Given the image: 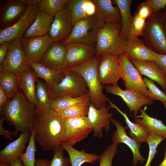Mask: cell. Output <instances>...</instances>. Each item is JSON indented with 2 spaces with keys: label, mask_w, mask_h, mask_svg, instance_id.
Wrapping results in <instances>:
<instances>
[{
  "label": "cell",
  "mask_w": 166,
  "mask_h": 166,
  "mask_svg": "<svg viewBox=\"0 0 166 166\" xmlns=\"http://www.w3.org/2000/svg\"><path fill=\"white\" fill-rule=\"evenodd\" d=\"M10 164V166H24L23 162L19 158L12 162Z\"/></svg>",
  "instance_id": "cell-53"
},
{
  "label": "cell",
  "mask_w": 166,
  "mask_h": 166,
  "mask_svg": "<svg viewBox=\"0 0 166 166\" xmlns=\"http://www.w3.org/2000/svg\"><path fill=\"white\" fill-rule=\"evenodd\" d=\"M8 99L6 93L0 87V109L6 104Z\"/></svg>",
  "instance_id": "cell-50"
},
{
  "label": "cell",
  "mask_w": 166,
  "mask_h": 166,
  "mask_svg": "<svg viewBox=\"0 0 166 166\" xmlns=\"http://www.w3.org/2000/svg\"><path fill=\"white\" fill-rule=\"evenodd\" d=\"M104 88L106 93L121 97L131 112H134L135 118L138 115V111L143 106L152 105L153 104V101L134 91L122 89L118 84L105 85Z\"/></svg>",
  "instance_id": "cell-13"
},
{
  "label": "cell",
  "mask_w": 166,
  "mask_h": 166,
  "mask_svg": "<svg viewBox=\"0 0 166 166\" xmlns=\"http://www.w3.org/2000/svg\"><path fill=\"white\" fill-rule=\"evenodd\" d=\"M4 121L5 120L4 118H1L0 119V133L1 135L3 136L5 138L12 141L13 140L12 136L13 135L12 132L6 130L3 126L2 124Z\"/></svg>",
  "instance_id": "cell-49"
},
{
  "label": "cell",
  "mask_w": 166,
  "mask_h": 166,
  "mask_svg": "<svg viewBox=\"0 0 166 166\" xmlns=\"http://www.w3.org/2000/svg\"><path fill=\"white\" fill-rule=\"evenodd\" d=\"M157 166H166V147L164 149V159Z\"/></svg>",
  "instance_id": "cell-54"
},
{
  "label": "cell",
  "mask_w": 166,
  "mask_h": 166,
  "mask_svg": "<svg viewBox=\"0 0 166 166\" xmlns=\"http://www.w3.org/2000/svg\"><path fill=\"white\" fill-rule=\"evenodd\" d=\"M166 138L163 136L156 134H150L146 142L149 146V153L148 158L144 166H150L151 163L156 153L158 145Z\"/></svg>",
  "instance_id": "cell-40"
},
{
  "label": "cell",
  "mask_w": 166,
  "mask_h": 166,
  "mask_svg": "<svg viewBox=\"0 0 166 166\" xmlns=\"http://www.w3.org/2000/svg\"><path fill=\"white\" fill-rule=\"evenodd\" d=\"M37 105L39 108L50 107V98L48 86L46 84L38 78L36 81L35 91Z\"/></svg>",
  "instance_id": "cell-36"
},
{
  "label": "cell",
  "mask_w": 166,
  "mask_h": 166,
  "mask_svg": "<svg viewBox=\"0 0 166 166\" xmlns=\"http://www.w3.org/2000/svg\"><path fill=\"white\" fill-rule=\"evenodd\" d=\"M38 78L30 67L18 76L19 88L28 100L35 106L37 105L35 91Z\"/></svg>",
  "instance_id": "cell-26"
},
{
  "label": "cell",
  "mask_w": 166,
  "mask_h": 166,
  "mask_svg": "<svg viewBox=\"0 0 166 166\" xmlns=\"http://www.w3.org/2000/svg\"><path fill=\"white\" fill-rule=\"evenodd\" d=\"M66 58L69 67L82 64L95 56V47L79 43L65 45Z\"/></svg>",
  "instance_id": "cell-21"
},
{
  "label": "cell",
  "mask_w": 166,
  "mask_h": 166,
  "mask_svg": "<svg viewBox=\"0 0 166 166\" xmlns=\"http://www.w3.org/2000/svg\"><path fill=\"white\" fill-rule=\"evenodd\" d=\"M60 145L53 150L54 155L48 166H71L70 159L65 157Z\"/></svg>",
  "instance_id": "cell-42"
},
{
  "label": "cell",
  "mask_w": 166,
  "mask_h": 166,
  "mask_svg": "<svg viewBox=\"0 0 166 166\" xmlns=\"http://www.w3.org/2000/svg\"><path fill=\"white\" fill-rule=\"evenodd\" d=\"M65 76L61 82L48 87L51 100L65 97H78L89 94L84 79L78 73L65 71Z\"/></svg>",
  "instance_id": "cell-6"
},
{
  "label": "cell",
  "mask_w": 166,
  "mask_h": 166,
  "mask_svg": "<svg viewBox=\"0 0 166 166\" xmlns=\"http://www.w3.org/2000/svg\"><path fill=\"white\" fill-rule=\"evenodd\" d=\"M85 10L87 17L95 15L96 10V6L93 0H86Z\"/></svg>",
  "instance_id": "cell-47"
},
{
  "label": "cell",
  "mask_w": 166,
  "mask_h": 166,
  "mask_svg": "<svg viewBox=\"0 0 166 166\" xmlns=\"http://www.w3.org/2000/svg\"><path fill=\"white\" fill-rule=\"evenodd\" d=\"M62 142L73 146L87 137L93 130L87 116L61 119Z\"/></svg>",
  "instance_id": "cell-7"
},
{
  "label": "cell",
  "mask_w": 166,
  "mask_h": 166,
  "mask_svg": "<svg viewBox=\"0 0 166 166\" xmlns=\"http://www.w3.org/2000/svg\"><path fill=\"white\" fill-rule=\"evenodd\" d=\"M21 2L29 6L38 5L39 0H19Z\"/></svg>",
  "instance_id": "cell-52"
},
{
  "label": "cell",
  "mask_w": 166,
  "mask_h": 166,
  "mask_svg": "<svg viewBox=\"0 0 166 166\" xmlns=\"http://www.w3.org/2000/svg\"><path fill=\"white\" fill-rule=\"evenodd\" d=\"M140 115H137L134 121L136 123L146 127L150 134H156L166 139V126L160 120L149 116L146 109L141 108L139 110Z\"/></svg>",
  "instance_id": "cell-29"
},
{
  "label": "cell",
  "mask_w": 166,
  "mask_h": 166,
  "mask_svg": "<svg viewBox=\"0 0 166 166\" xmlns=\"http://www.w3.org/2000/svg\"><path fill=\"white\" fill-rule=\"evenodd\" d=\"M97 73L100 81L103 85H117L122 78L118 55L105 53L100 55Z\"/></svg>",
  "instance_id": "cell-11"
},
{
  "label": "cell",
  "mask_w": 166,
  "mask_h": 166,
  "mask_svg": "<svg viewBox=\"0 0 166 166\" xmlns=\"http://www.w3.org/2000/svg\"><path fill=\"white\" fill-rule=\"evenodd\" d=\"M18 76L3 69L0 65V87L6 93L8 99L14 97L19 89Z\"/></svg>",
  "instance_id": "cell-32"
},
{
  "label": "cell",
  "mask_w": 166,
  "mask_h": 166,
  "mask_svg": "<svg viewBox=\"0 0 166 166\" xmlns=\"http://www.w3.org/2000/svg\"><path fill=\"white\" fill-rule=\"evenodd\" d=\"M28 6L19 0L0 1V30L15 23L24 14Z\"/></svg>",
  "instance_id": "cell-15"
},
{
  "label": "cell",
  "mask_w": 166,
  "mask_h": 166,
  "mask_svg": "<svg viewBox=\"0 0 166 166\" xmlns=\"http://www.w3.org/2000/svg\"><path fill=\"white\" fill-rule=\"evenodd\" d=\"M50 162L49 160L42 158H36L35 166H48Z\"/></svg>",
  "instance_id": "cell-51"
},
{
  "label": "cell",
  "mask_w": 166,
  "mask_h": 166,
  "mask_svg": "<svg viewBox=\"0 0 166 166\" xmlns=\"http://www.w3.org/2000/svg\"><path fill=\"white\" fill-rule=\"evenodd\" d=\"M146 20L135 13L133 17L131 23L130 35L135 37L142 36Z\"/></svg>",
  "instance_id": "cell-43"
},
{
  "label": "cell",
  "mask_w": 166,
  "mask_h": 166,
  "mask_svg": "<svg viewBox=\"0 0 166 166\" xmlns=\"http://www.w3.org/2000/svg\"><path fill=\"white\" fill-rule=\"evenodd\" d=\"M165 93L166 94V91L165 92Z\"/></svg>",
  "instance_id": "cell-58"
},
{
  "label": "cell",
  "mask_w": 166,
  "mask_h": 166,
  "mask_svg": "<svg viewBox=\"0 0 166 166\" xmlns=\"http://www.w3.org/2000/svg\"><path fill=\"white\" fill-rule=\"evenodd\" d=\"M99 29L96 16L87 17L74 25L69 36L63 42L65 45L79 43L95 47Z\"/></svg>",
  "instance_id": "cell-8"
},
{
  "label": "cell",
  "mask_w": 166,
  "mask_h": 166,
  "mask_svg": "<svg viewBox=\"0 0 166 166\" xmlns=\"http://www.w3.org/2000/svg\"><path fill=\"white\" fill-rule=\"evenodd\" d=\"M9 42H6L0 45V65H2L7 54Z\"/></svg>",
  "instance_id": "cell-48"
},
{
  "label": "cell",
  "mask_w": 166,
  "mask_h": 166,
  "mask_svg": "<svg viewBox=\"0 0 166 166\" xmlns=\"http://www.w3.org/2000/svg\"><path fill=\"white\" fill-rule=\"evenodd\" d=\"M166 20L162 10L153 13L146 20L142 36L145 44L159 54H166Z\"/></svg>",
  "instance_id": "cell-5"
},
{
  "label": "cell",
  "mask_w": 166,
  "mask_h": 166,
  "mask_svg": "<svg viewBox=\"0 0 166 166\" xmlns=\"http://www.w3.org/2000/svg\"><path fill=\"white\" fill-rule=\"evenodd\" d=\"M0 166H10V165L9 164L1 162H0Z\"/></svg>",
  "instance_id": "cell-55"
},
{
  "label": "cell",
  "mask_w": 166,
  "mask_h": 166,
  "mask_svg": "<svg viewBox=\"0 0 166 166\" xmlns=\"http://www.w3.org/2000/svg\"><path fill=\"white\" fill-rule=\"evenodd\" d=\"M33 130L32 132L26 151L20 157L24 166H35V153L37 150Z\"/></svg>",
  "instance_id": "cell-38"
},
{
  "label": "cell",
  "mask_w": 166,
  "mask_h": 166,
  "mask_svg": "<svg viewBox=\"0 0 166 166\" xmlns=\"http://www.w3.org/2000/svg\"><path fill=\"white\" fill-rule=\"evenodd\" d=\"M155 62L160 69L166 74V54H158Z\"/></svg>",
  "instance_id": "cell-46"
},
{
  "label": "cell",
  "mask_w": 166,
  "mask_h": 166,
  "mask_svg": "<svg viewBox=\"0 0 166 166\" xmlns=\"http://www.w3.org/2000/svg\"><path fill=\"white\" fill-rule=\"evenodd\" d=\"M143 78L149 92V98L152 101L158 100L161 102L166 110V94L165 92L161 90L153 81L146 77Z\"/></svg>",
  "instance_id": "cell-39"
},
{
  "label": "cell",
  "mask_w": 166,
  "mask_h": 166,
  "mask_svg": "<svg viewBox=\"0 0 166 166\" xmlns=\"http://www.w3.org/2000/svg\"><path fill=\"white\" fill-rule=\"evenodd\" d=\"M112 3L115 4L120 10L121 16V37L127 40L130 35L131 27L133 17L131 14L132 0H114Z\"/></svg>",
  "instance_id": "cell-30"
},
{
  "label": "cell",
  "mask_w": 166,
  "mask_h": 166,
  "mask_svg": "<svg viewBox=\"0 0 166 166\" xmlns=\"http://www.w3.org/2000/svg\"><path fill=\"white\" fill-rule=\"evenodd\" d=\"M40 63L51 69L64 72L69 67L66 47L63 42H54L43 56Z\"/></svg>",
  "instance_id": "cell-18"
},
{
  "label": "cell",
  "mask_w": 166,
  "mask_h": 166,
  "mask_svg": "<svg viewBox=\"0 0 166 166\" xmlns=\"http://www.w3.org/2000/svg\"><path fill=\"white\" fill-rule=\"evenodd\" d=\"M110 121L116 128V130L112 135V144L117 145L120 143H122L126 144L132 152L133 165L136 166L139 162L143 164L146 159L141 155L139 151L140 144L127 134L125 128L121 122L113 117L110 119Z\"/></svg>",
  "instance_id": "cell-20"
},
{
  "label": "cell",
  "mask_w": 166,
  "mask_h": 166,
  "mask_svg": "<svg viewBox=\"0 0 166 166\" xmlns=\"http://www.w3.org/2000/svg\"><path fill=\"white\" fill-rule=\"evenodd\" d=\"M61 146L68 153L71 166H81L85 163L93 165L99 160L100 155L80 151L74 148L73 146L63 142Z\"/></svg>",
  "instance_id": "cell-31"
},
{
  "label": "cell",
  "mask_w": 166,
  "mask_h": 166,
  "mask_svg": "<svg viewBox=\"0 0 166 166\" xmlns=\"http://www.w3.org/2000/svg\"><path fill=\"white\" fill-rule=\"evenodd\" d=\"M108 101L109 104V107L116 109L124 118L125 121L129 128V134L131 138L140 144L142 143L146 142L150 135L148 129L144 126L132 122L125 112L122 111L109 99Z\"/></svg>",
  "instance_id": "cell-28"
},
{
  "label": "cell",
  "mask_w": 166,
  "mask_h": 166,
  "mask_svg": "<svg viewBox=\"0 0 166 166\" xmlns=\"http://www.w3.org/2000/svg\"><path fill=\"white\" fill-rule=\"evenodd\" d=\"M73 26L71 14L65 8L54 17L48 34L54 42H64L69 36Z\"/></svg>",
  "instance_id": "cell-17"
},
{
  "label": "cell",
  "mask_w": 166,
  "mask_h": 166,
  "mask_svg": "<svg viewBox=\"0 0 166 166\" xmlns=\"http://www.w3.org/2000/svg\"><path fill=\"white\" fill-rule=\"evenodd\" d=\"M23 49L29 61L40 63L44 54L54 42L47 34L29 39L21 38Z\"/></svg>",
  "instance_id": "cell-14"
},
{
  "label": "cell",
  "mask_w": 166,
  "mask_h": 166,
  "mask_svg": "<svg viewBox=\"0 0 166 166\" xmlns=\"http://www.w3.org/2000/svg\"></svg>",
  "instance_id": "cell-59"
},
{
  "label": "cell",
  "mask_w": 166,
  "mask_h": 166,
  "mask_svg": "<svg viewBox=\"0 0 166 166\" xmlns=\"http://www.w3.org/2000/svg\"><path fill=\"white\" fill-rule=\"evenodd\" d=\"M121 21L110 23L99 29L95 47V56L105 53L119 55L125 53L126 40L121 36Z\"/></svg>",
  "instance_id": "cell-4"
},
{
  "label": "cell",
  "mask_w": 166,
  "mask_h": 166,
  "mask_svg": "<svg viewBox=\"0 0 166 166\" xmlns=\"http://www.w3.org/2000/svg\"><path fill=\"white\" fill-rule=\"evenodd\" d=\"M30 135L21 132L18 138L0 150V162L10 164L19 158L26 148V145L29 142Z\"/></svg>",
  "instance_id": "cell-23"
},
{
  "label": "cell",
  "mask_w": 166,
  "mask_h": 166,
  "mask_svg": "<svg viewBox=\"0 0 166 166\" xmlns=\"http://www.w3.org/2000/svg\"><path fill=\"white\" fill-rule=\"evenodd\" d=\"M38 5L29 6L22 16L12 26L0 31V45L16 38H21L40 12Z\"/></svg>",
  "instance_id": "cell-12"
},
{
  "label": "cell",
  "mask_w": 166,
  "mask_h": 166,
  "mask_svg": "<svg viewBox=\"0 0 166 166\" xmlns=\"http://www.w3.org/2000/svg\"><path fill=\"white\" fill-rule=\"evenodd\" d=\"M146 2L151 8L153 13L165 8L166 0H146Z\"/></svg>",
  "instance_id": "cell-45"
},
{
  "label": "cell",
  "mask_w": 166,
  "mask_h": 166,
  "mask_svg": "<svg viewBox=\"0 0 166 166\" xmlns=\"http://www.w3.org/2000/svg\"><path fill=\"white\" fill-rule=\"evenodd\" d=\"M130 60L155 62L158 53L146 45L143 40L131 35L127 38L125 52Z\"/></svg>",
  "instance_id": "cell-19"
},
{
  "label": "cell",
  "mask_w": 166,
  "mask_h": 166,
  "mask_svg": "<svg viewBox=\"0 0 166 166\" xmlns=\"http://www.w3.org/2000/svg\"><path fill=\"white\" fill-rule=\"evenodd\" d=\"M110 108L109 106L107 107L105 103L100 109H97L90 103L87 117L92 127L94 137L101 138L103 135V128L107 133L110 130V119L113 115L109 111Z\"/></svg>",
  "instance_id": "cell-16"
},
{
  "label": "cell",
  "mask_w": 166,
  "mask_h": 166,
  "mask_svg": "<svg viewBox=\"0 0 166 166\" xmlns=\"http://www.w3.org/2000/svg\"><path fill=\"white\" fill-rule=\"evenodd\" d=\"M0 112L1 117L14 128L13 135L17 136L19 132L31 134L34 127L35 106L20 90L14 97L8 99L0 109Z\"/></svg>",
  "instance_id": "cell-2"
},
{
  "label": "cell",
  "mask_w": 166,
  "mask_h": 166,
  "mask_svg": "<svg viewBox=\"0 0 166 166\" xmlns=\"http://www.w3.org/2000/svg\"><path fill=\"white\" fill-rule=\"evenodd\" d=\"M90 104V103L76 105L57 112L61 119L87 116Z\"/></svg>",
  "instance_id": "cell-37"
},
{
  "label": "cell",
  "mask_w": 166,
  "mask_h": 166,
  "mask_svg": "<svg viewBox=\"0 0 166 166\" xmlns=\"http://www.w3.org/2000/svg\"><path fill=\"white\" fill-rule=\"evenodd\" d=\"M89 94L78 97H65L51 100L50 107L57 112L79 104L90 103Z\"/></svg>",
  "instance_id": "cell-33"
},
{
  "label": "cell",
  "mask_w": 166,
  "mask_h": 166,
  "mask_svg": "<svg viewBox=\"0 0 166 166\" xmlns=\"http://www.w3.org/2000/svg\"><path fill=\"white\" fill-rule=\"evenodd\" d=\"M164 15L165 16V17L166 19V9L164 11Z\"/></svg>",
  "instance_id": "cell-57"
},
{
  "label": "cell",
  "mask_w": 166,
  "mask_h": 166,
  "mask_svg": "<svg viewBox=\"0 0 166 166\" xmlns=\"http://www.w3.org/2000/svg\"><path fill=\"white\" fill-rule=\"evenodd\" d=\"M53 19L54 17L40 11L22 38L27 39L48 34Z\"/></svg>",
  "instance_id": "cell-25"
},
{
  "label": "cell",
  "mask_w": 166,
  "mask_h": 166,
  "mask_svg": "<svg viewBox=\"0 0 166 166\" xmlns=\"http://www.w3.org/2000/svg\"><path fill=\"white\" fill-rule=\"evenodd\" d=\"M100 56H95L87 62L80 65L69 67L66 71H73L80 74L87 85L90 103L97 109L108 101L103 92L104 88L99 79L97 69Z\"/></svg>",
  "instance_id": "cell-3"
},
{
  "label": "cell",
  "mask_w": 166,
  "mask_h": 166,
  "mask_svg": "<svg viewBox=\"0 0 166 166\" xmlns=\"http://www.w3.org/2000/svg\"><path fill=\"white\" fill-rule=\"evenodd\" d=\"M69 0H39L40 11L53 17L63 10Z\"/></svg>",
  "instance_id": "cell-34"
},
{
  "label": "cell",
  "mask_w": 166,
  "mask_h": 166,
  "mask_svg": "<svg viewBox=\"0 0 166 166\" xmlns=\"http://www.w3.org/2000/svg\"><path fill=\"white\" fill-rule=\"evenodd\" d=\"M2 65L4 70L18 76L30 67L21 38H15L9 42L8 53Z\"/></svg>",
  "instance_id": "cell-10"
},
{
  "label": "cell",
  "mask_w": 166,
  "mask_h": 166,
  "mask_svg": "<svg viewBox=\"0 0 166 166\" xmlns=\"http://www.w3.org/2000/svg\"><path fill=\"white\" fill-rule=\"evenodd\" d=\"M164 28L165 32L166 34V20H165L164 24Z\"/></svg>",
  "instance_id": "cell-56"
},
{
  "label": "cell",
  "mask_w": 166,
  "mask_h": 166,
  "mask_svg": "<svg viewBox=\"0 0 166 166\" xmlns=\"http://www.w3.org/2000/svg\"><path fill=\"white\" fill-rule=\"evenodd\" d=\"M136 11V13L139 16L146 20L153 13L150 6L146 1L140 5Z\"/></svg>",
  "instance_id": "cell-44"
},
{
  "label": "cell",
  "mask_w": 166,
  "mask_h": 166,
  "mask_svg": "<svg viewBox=\"0 0 166 166\" xmlns=\"http://www.w3.org/2000/svg\"><path fill=\"white\" fill-rule=\"evenodd\" d=\"M96 6V16L99 29L106 25L121 21L120 12L118 7L113 5L110 0H93Z\"/></svg>",
  "instance_id": "cell-22"
},
{
  "label": "cell",
  "mask_w": 166,
  "mask_h": 166,
  "mask_svg": "<svg viewBox=\"0 0 166 166\" xmlns=\"http://www.w3.org/2000/svg\"><path fill=\"white\" fill-rule=\"evenodd\" d=\"M117 145L112 144L100 155L99 166H112V161L117 150Z\"/></svg>",
  "instance_id": "cell-41"
},
{
  "label": "cell",
  "mask_w": 166,
  "mask_h": 166,
  "mask_svg": "<svg viewBox=\"0 0 166 166\" xmlns=\"http://www.w3.org/2000/svg\"><path fill=\"white\" fill-rule=\"evenodd\" d=\"M141 75L158 84L161 89L166 91V74L159 67L155 62L142 61L130 60Z\"/></svg>",
  "instance_id": "cell-24"
},
{
  "label": "cell",
  "mask_w": 166,
  "mask_h": 166,
  "mask_svg": "<svg viewBox=\"0 0 166 166\" xmlns=\"http://www.w3.org/2000/svg\"><path fill=\"white\" fill-rule=\"evenodd\" d=\"M29 63L36 77L44 80L48 87L60 83L65 76L64 72L51 69L40 63L29 61Z\"/></svg>",
  "instance_id": "cell-27"
},
{
  "label": "cell",
  "mask_w": 166,
  "mask_h": 166,
  "mask_svg": "<svg viewBox=\"0 0 166 166\" xmlns=\"http://www.w3.org/2000/svg\"><path fill=\"white\" fill-rule=\"evenodd\" d=\"M118 57L121 69V78L125 89L134 91L149 99V92L143 78L126 53L120 54Z\"/></svg>",
  "instance_id": "cell-9"
},
{
  "label": "cell",
  "mask_w": 166,
  "mask_h": 166,
  "mask_svg": "<svg viewBox=\"0 0 166 166\" xmlns=\"http://www.w3.org/2000/svg\"><path fill=\"white\" fill-rule=\"evenodd\" d=\"M61 119L58 112L50 107L35 106L33 131L35 141L45 151H53L62 140Z\"/></svg>",
  "instance_id": "cell-1"
},
{
  "label": "cell",
  "mask_w": 166,
  "mask_h": 166,
  "mask_svg": "<svg viewBox=\"0 0 166 166\" xmlns=\"http://www.w3.org/2000/svg\"><path fill=\"white\" fill-rule=\"evenodd\" d=\"M86 0H69L66 8L70 12L74 25L80 20L87 17L86 13Z\"/></svg>",
  "instance_id": "cell-35"
}]
</instances>
